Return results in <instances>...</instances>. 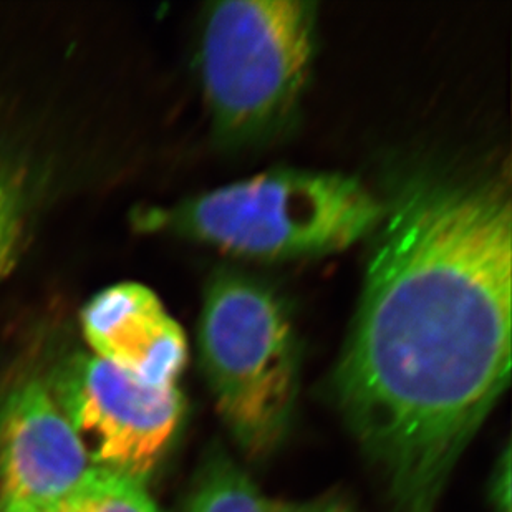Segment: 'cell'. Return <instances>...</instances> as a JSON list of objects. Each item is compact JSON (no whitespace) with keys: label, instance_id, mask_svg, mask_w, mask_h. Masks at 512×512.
Returning <instances> with one entry per match:
<instances>
[{"label":"cell","instance_id":"1","mask_svg":"<svg viewBox=\"0 0 512 512\" xmlns=\"http://www.w3.org/2000/svg\"><path fill=\"white\" fill-rule=\"evenodd\" d=\"M332 377L398 512H433L511 378L508 179L421 173L387 204Z\"/></svg>","mask_w":512,"mask_h":512},{"label":"cell","instance_id":"2","mask_svg":"<svg viewBox=\"0 0 512 512\" xmlns=\"http://www.w3.org/2000/svg\"><path fill=\"white\" fill-rule=\"evenodd\" d=\"M385 211L355 176L274 170L153 213L148 226L232 256L289 261L348 249L380 228Z\"/></svg>","mask_w":512,"mask_h":512},{"label":"cell","instance_id":"3","mask_svg":"<svg viewBox=\"0 0 512 512\" xmlns=\"http://www.w3.org/2000/svg\"><path fill=\"white\" fill-rule=\"evenodd\" d=\"M199 355L224 425L247 455L284 440L299 392V347L279 295L254 277L218 271L199 319Z\"/></svg>","mask_w":512,"mask_h":512},{"label":"cell","instance_id":"4","mask_svg":"<svg viewBox=\"0 0 512 512\" xmlns=\"http://www.w3.org/2000/svg\"><path fill=\"white\" fill-rule=\"evenodd\" d=\"M315 7L300 0H224L209 7L201 78L224 143L259 141L289 120L314 60Z\"/></svg>","mask_w":512,"mask_h":512},{"label":"cell","instance_id":"5","mask_svg":"<svg viewBox=\"0 0 512 512\" xmlns=\"http://www.w3.org/2000/svg\"><path fill=\"white\" fill-rule=\"evenodd\" d=\"M52 397L97 468L145 481L183 416V395L155 387L100 357H78L58 373Z\"/></svg>","mask_w":512,"mask_h":512},{"label":"cell","instance_id":"6","mask_svg":"<svg viewBox=\"0 0 512 512\" xmlns=\"http://www.w3.org/2000/svg\"><path fill=\"white\" fill-rule=\"evenodd\" d=\"M93 464L49 388H15L0 410V512H58Z\"/></svg>","mask_w":512,"mask_h":512},{"label":"cell","instance_id":"7","mask_svg":"<svg viewBox=\"0 0 512 512\" xmlns=\"http://www.w3.org/2000/svg\"><path fill=\"white\" fill-rule=\"evenodd\" d=\"M82 325L97 357L140 382L174 387L183 373V330L145 285L118 284L95 295L83 309Z\"/></svg>","mask_w":512,"mask_h":512},{"label":"cell","instance_id":"8","mask_svg":"<svg viewBox=\"0 0 512 512\" xmlns=\"http://www.w3.org/2000/svg\"><path fill=\"white\" fill-rule=\"evenodd\" d=\"M251 476L223 450L211 451L199 468L184 512H267Z\"/></svg>","mask_w":512,"mask_h":512},{"label":"cell","instance_id":"9","mask_svg":"<svg viewBox=\"0 0 512 512\" xmlns=\"http://www.w3.org/2000/svg\"><path fill=\"white\" fill-rule=\"evenodd\" d=\"M58 512H161L140 479L93 466Z\"/></svg>","mask_w":512,"mask_h":512},{"label":"cell","instance_id":"10","mask_svg":"<svg viewBox=\"0 0 512 512\" xmlns=\"http://www.w3.org/2000/svg\"><path fill=\"white\" fill-rule=\"evenodd\" d=\"M24 213L25 199L19 181L0 161V277L9 271L19 252Z\"/></svg>","mask_w":512,"mask_h":512},{"label":"cell","instance_id":"11","mask_svg":"<svg viewBox=\"0 0 512 512\" xmlns=\"http://www.w3.org/2000/svg\"><path fill=\"white\" fill-rule=\"evenodd\" d=\"M493 501L498 512H511V451H504L494 476Z\"/></svg>","mask_w":512,"mask_h":512},{"label":"cell","instance_id":"12","mask_svg":"<svg viewBox=\"0 0 512 512\" xmlns=\"http://www.w3.org/2000/svg\"><path fill=\"white\" fill-rule=\"evenodd\" d=\"M267 512H353L352 509L332 501H317V503H281L269 501Z\"/></svg>","mask_w":512,"mask_h":512}]
</instances>
